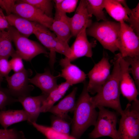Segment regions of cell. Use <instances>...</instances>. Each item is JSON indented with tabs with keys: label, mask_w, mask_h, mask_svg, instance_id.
Wrapping results in <instances>:
<instances>
[{
	"label": "cell",
	"mask_w": 139,
	"mask_h": 139,
	"mask_svg": "<svg viewBox=\"0 0 139 139\" xmlns=\"http://www.w3.org/2000/svg\"><path fill=\"white\" fill-rule=\"evenodd\" d=\"M113 65L111 74L97 94L91 97L93 107H108L114 109L120 115L123 111L120 101V67L117 54L111 60Z\"/></svg>",
	"instance_id": "obj_1"
},
{
	"label": "cell",
	"mask_w": 139,
	"mask_h": 139,
	"mask_svg": "<svg viewBox=\"0 0 139 139\" xmlns=\"http://www.w3.org/2000/svg\"><path fill=\"white\" fill-rule=\"evenodd\" d=\"M83 83V88L76 102L72 120L71 135L77 139H79L90 126L94 125L98 114L91 102V96L87 89L88 82L85 81Z\"/></svg>",
	"instance_id": "obj_2"
},
{
	"label": "cell",
	"mask_w": 139,
	"mask_h": 139,
	"mask_svg": "<svg viewBox=\"0 0 139 139\" xmlns=\"http://www.w3.org/2000/svg\"><path fill=\"white\" fill-rule=\"evenodd\" d=\"M120 22L107 20L92 23L86 28L87 35L97 40L105 49L113 53L119 50Z\"/></svg>",
	"instance_id": "obj_3"
},
{
	"label": "cell",
	"mask_w": 139,
	"mask_h": 139,
	"mask_svg": "<svg viewBox=\"0 0 139 139\" xmlns=\"http://www.w3.org/2000/svg\"><path fill=\"white\" fill-rule=\"evenodd\" d=\"M34 34L45 48L49 51V64L52 68L56 61V53L70 58L72 54L68 43L57 37L55 34L47 28L39 23L34 22Z\"/></svg>",
	"instance_id": "obj_4"
},
{
	"label": "cell",
	"mask_w": 139,
	"mask_h": 139,
	"mask_svg": "<svg viewBox=\"0 0 139 139\" xmlns=\"http://www.w3.org/2000/svg\"><path fill=\"white\" fill-rule=\"evenodd\" d=\"M120 115L117 130L120 139H139V100L128 103Z\"/></svg>",
	"instance_id": "obj_5"
},
{
	"label": "cell",
	"mask_w": 139,
	"mask_h": 139,
	"mask_svg": "<svg viewBox=\"0 0 139 139\" xmlns=\"http://www.w3.org/2000/svg\"><path fill=\"white\" fill-rule=\"evenodd\" d=\"M98 108V117L94 129L89 134V137L95 139L108 136L113 139H120L116 128L119 115L116 112L110 111L104 107Z\"/></svg>",
	"instance_id": "obj_6"
},
{
	"label": "cell",
	"mask_w": 139,
	"mask_h": 139,
	"mask_svg": "<svg viewBox=\"0 0 139 139\" xmlns=\"http://www.w3.org/2000/svg\"><path fill=\"white\" fill-rule=\"evenodd\" d=\"M7 30L16 47V53L23 59L31 62L33 58L40 54H49L42 45L22 35L14 27L11 26Z\"/></svg>",
	"instance_id": "obj_7"
},
{
	"label": "cell",
	"mask_w": 139,
	"mask_h": 139,
	"mask_svg": "<svg viewBox=\"0 0 139 139\" xmlns=\"http://www.w3.org/2000/svg\"><path fill=\"white\" fill-rule=\"evenodd\" d=\"M30 69H25L20 72L15 73L10 76L6 77L8 89L11 94L17 99L30 95L34 87L29 84V77L32 74Z\"/></svg>",
	"instance_id": "obj_8"
},
{
	"label": "cell",
	"mask_w": 139,
	"mask_h": 139,
	"mask_svg": "<svg viewBox=\"0 0 139 139\" xmlns=\"http://www.w3.org/2000/svg\"><path fill=\"white\" fill-rule=\"evenodd\" d=\"M110 68L108 58L105 55L95 64L88 74L89 81L87 89L89 93L94 94L99 91L110 75Z\"/></svg>",
	"instance_id": "obj_9"
},
{
	"label": "cell",
	"mask_w": 139,
	"mask_h": 139,
	"mask_svg": "<svg viewBox=\"0 0 139 139\" xmlns=\"http://www.w3.org/2000/svg\"><path fill=\"white\" fill-rule=\"evenodd\" d=\"M119 50L123 57L139 56V40L133 29L125 22H120Z\"/></svg>",
	"instance_id": "obj_10"
},
{
	"label": "cell",
	"mask_w": 139,
	"mask_h": 139,
	"mask_svg": "<svg viewBox=\"0 0 139 139\" xmlns=\"http://www.w3.org/2000/svg\"><path fill=\"white\" fill-rule=\"evenodd\" d=\"M120 67V92L130 102L137 99L138 90L134 80L130 75L129 64L123 57L120 53L117 54Z\"/></svg>",
	"instance_id": "obj_11"
},
{
	"label": "cell",
	"mask_w": 139,
	"mask_h": 139,
	"mask_svg": "<svg viewBox=\"0 0 139 139\" xmlns=\"http://www.w3.org/2000/svg\"><path fill=\"white\" fill-rule=\"evenodd\" d=\"M12 13L48 29L53 20V18L47 16L41 11L22 0L16 1Z\"/></svg>",
	"instance_id": "obj_12"
},
{
	"label": "cell",
	"mask_w": 139,
	"mask_h": 139,
	"mask_svg": "<svg viewBox=\"0 0 139 139\" xmlns=\"http://www.w3.org/2000/svg\"><path fill=\"white\" fill-rule=\"evenodd\" d=\"M87 28L86 27H84L77 34L70 47L72 54L71 57L68 58L71 62L80 57L83 56L91 57L92 56V48L95 46L97 43L95 41L90 42L88 41L86 32Z\"/></svg>",
	"instance_id": "obj_13"
},
{
	"label": "cell",
	"mask_w": 139,
	"mask_h": 139,
	"mask_svg": "<svg viewBox=\"0 0 139 139\" xmlns=\"http://www.w3.org/2000/svg\"><path fill=\"white\" fill-rule=\"evenodd\" d=\"M49 29L59 38L68 43L72 37L70 17L56 8L53 23Z\"/></svg>",
	"instance_id": "obj_14"
},
{
	"label": "cell",
	"mask_w": 139,
	"mask_h": 139,
	"mask_svg": "<svg viewBox=\"0 0 139 139\" xmlns=\"http://www.w3.org/2000/svg\"><path fill=\"white\" fill-rule=\"evenodd\" d=\"M92 17L87 12L85 0H80L74 14L70 18L72 37H76L84 27L91 25Z\"/></svg>",
	"instance_id": "obj_15"
},
{
	"label": "cell",
	"mask_w": 139,
	"mask_h": 139,
	"mask_svg": "<svg viewBox=\"0 0 139 139\" xmlns=\"http://www.w3.org/2000/svg\"><path fill=\"white\" fill-rule=\"evenodd\" d=\"M47 96L42 94L36 96L30 95L19 98L18 102L22 106L23 110L28 117V122L31 125L36 122L40 112V108L44 101Z\"/></svg>",
	"instance_id": "obj_16"
},
{
	"label": "cell",
	"mask_w": 139,
	"mask_h": 139,
	"mask_svg": "<svg viewBox=\"0 0 139 139\" xmlns=\"http://www.w3.org/2000/svg\"><path fill=\"white\" fill-rule=\"evenodd\" d=\"M59 63L63 68L59 76L64 79L71 86L85 81L86 74L76 66L71 64L68 58L61 59Z\"/></svg>",
	"instance_id": "obj_17"
},
{
	"label": "cell",
	"mask_w": 139,
	"mask_h": 139,
	"mask_svg": "<svg viewBox=\"0 0 139 139\" xmlns=\"http://www.w3.org/2000/svg\"><path fill=\"white\" fill-rule=\"evenodd\" d=\"M77 88L74 87L72 91L55 105L53 106L48 112L53 115L72 121L68 115L69 112L74 111L76 106L75 97Z\"/></svg>",
	"instance_id": "obj_18"
},
{
	"label": "cell",
	"mask_w": 139,
	"mask_h": 139,
	"mask_svg": "<svg viewBox=\"0 0 139 139\" xmlns=\"http://www.w3.org/2000/svg\"><path fill=\"white\" fill-rule=\"evenodd\" d=\"M59 75L55 76L51 73L49 68H46L42 73H36L33 78L29 79V83H32L41 91L42 94L47 96L58 86L57 78Z\"/></svg>",
	"instance_id": "obj_19"
},
{
	"label": "cell",
	"mask_w": 139,
	"mask_h": 139,
	"mask_svg": "<svg viewBox=\"0 0 139 139\" xmlns=\"http://www.w3.org/2000/svg\"><path fill=\"white\" fill-rule=\"evenodd\" d=\"M28 120L23 109L0 110V124L5 129L12 124Z\"/></svg>",
	"instance_id": "obj_20"
},
{
	"label": "cell",
	"mask_w": 139,
	"mask_h": 139,
	"mask_svg": "<svg viewBox=\"0 0 139 139\" xmlns=\"http://www.w3.org/2000/svg\"><path fill=\"white\" fill-rule=\"evenodd\" d=\"M6 17L10 25L14 27L22 35L28 38L33 34L34 22L13 13L6 16Z\"/></svg>",
	"instance_id": "obj_21"
},
{
	"label": "cell",
	"mask_w": 139,
	"mask_h": 139,
	"mask_svg": "<svg viewBox=\"0 0 139 139\" xmlns=\"http://www.w3.org/2000/svg\"><path fill=\"white\" fill-rule=\"evenodd\" d=\"M104 8L112 18L119 22H127L129 8H125L117 0H104Z\"/></svg>",
	"instance_id": "obj_22"
},
{
	"label": "cell",
	"mask_w": 139,
	"mask_h": 139,
	"mask_svg": "<svg viewBox=\"0 0 139 139\" xmlns=\"http://www.w3.org/2000/svg\"><path fill=\"white\" fill-rule=\"evenodd\" d=\"M70 86L66 81L58 85L44 101L40 108L41 113L48 112L54 103L64 95Z\"/></svg>",
	"instance_id": "obj_23"
},
{
	"label": "cell",
	"mask_w": 139,
	"mask_h": 139,
	"mask_svg": "<svg viewBox=\"0 0 139 139\" xmlns=\"http://www.w3.org/2000/svg\"><path fill=\"white\" fill-rule=\"evenodd\" d=\"M12 42L8 30L0 31V57L8 58L15 53Z\"/></svg>",
	"instance_id": "obj_24"
},
{
	"label": "cell",
	"mask_w": 139,
	"mask_h": 139,
	"mask_svg": "<svg viewBox=\"0 0 139 139\" xmlns=\"http://www.w3.org/2000/svg\"><path fill=\"white\" fill-rule=\"evenodd\" d=\"M104 0H85L87 12L91 16L95 17L98 21L107 20L104 12Z\"/></svg>",
	"instance_id": "obj_25"
},
{
	"label": "cell",
	"mask_w": 139,
	"mask_h": 139,
	"mask_svg": "<svg viewBox=\"0 0 139 139\" xmlns=\"http://www.w3.org/2000/svg\"><path fill=\"white\" fill-rule=\"evenodd\" d=\"M31 125L45 137V139H77L71 135L56 131L50 127L39 124L36 122Z\"/></svg>",
	"instance_id": "obj_26"
},
{
	"label": "cell",
	"mask_w": 139,
	"mask_h": 139,
	"mask_svg": "<svg viewBox=\"0 0 139 139\" xmlns=\"http://www.w3.org/2000/svg\"><path fill=\"white\" fill-rule=\"evenodd\" d=\"M41 11L47 16L53 18V1L50 0H22Z\"/></svg>",
	"instance_id": "obj_27"
},
{
	"label": "cell",
	"mask_w": 139,
	"mask_h": 139,
	"mask_svg": "<svg viewBox=\"0 0 139 139\" xmlns=\"http://www.w3.org/2000/svg\"><path fill=\"white\" fill-rule=\"evenodd\" d=\"M72 122L53 115L51 117V126L55 130L70 135V126Z\"/></svg>",
	"instance_id": "obj_28"
},
{
	"label": "cell",
	"mask_w": 139,
	"mask_h": 139,
	"mask_svg": "<svg viewBox=\"0 0 139 139\" xmlns=\"http://www.w3.org/2000/svg\"><path fill=\"white\" fill-rule=\"evenodd\" d=\"M123 58L131 66L129 68V72L132 74L138 90L139 87V56L133 57H126Z\"/></svg>",
	"instance_id": "obj_29"
},
{
	"label": "cell",
	"mask_w": 139,
	"mask_h": 139,
	"mask_svg": "<svg viewBox=\"0 0 139 139\" xmlns=\"http://www.w3.org/2000/svg\"><path fill=\"white\" fill-rule=\"evenodd\" d=\"M128 17L127 22L129 24V26L133 29L136 34L139 35V3L136 7L132 9H130L128 13Z\"/></svg>",
	"instance_id": "obj_30"
},
{
	"label": "cell",
	"mask_w": 139,
	"mask_h": 139,
	"mask_svg": "<svg viewBox=\"0 0 139 139\" xmlns=\"http://www.w3.org/2000/svg\"><path fill=\"white\" fill-rule=\"evenodd\" d=\"M0 83V110H6V106L16 102L18 99L14 97L7 88L2 87Z\"/></svg>",
	"instance_id": "obj_31"
},
{
	"label": "cell",
	"mask_w": 139,
	"mask_h": 139,
	"mask_svg": "<svg viewBox=\"0 0 139 139\" xmlns=\"http://www.w3.org/2000/svg\"><path fill=\"white\" fill-rule=\"evenodd\" d=\"M78 1L77 0H63L61 3L55 5V8L66 13H71L75 10Z\"/></svg>",
	"instance_id": "obj_32"
},
{
	"label": "cell",
	"mask_w": 139,
	"mask_h": 139,
	"mask_svg": "<svg viewBox=\"0 0 139 139\" xmlns=\"http://www.w3.org/2000/svg\"><path fill=\"white\" fill-rule=\"evenodd\" d=\"M9 61L11 68L15 73L20 72L25 68L22 58L15 52Z\"/></svg>",
	"instance_id": "obj_33"
},
{
	"label": "cell",
	"mask_w": 139,
	"mask_h": 139,
	"mask_svg": "<svg viewBox=\"0 0 139 139\" xmlns=\"http://www.w3.org/2000/svg\"><path fill=\"white\" fill-rule=\"evenodd\" d=\"M8 58L0 57V83L3 80V77L8 76L11 70L9 61Z\"/></svg>",
	"instance_id": "obj_34"
},
{
	"label": "cell",
	"mask_w": 139,
	"mask_h": 139,
	"mask_svg": "<svg viewBox=\"0 0 139 139\" xmlns=\"http://www.w3.org/2000/svg\"><path fill=\"white\" fill-rule=\"evenodd\" d=\"M0 139H26L23 132L14 128L6 129Z\"/></svg>",
	"instance_id": "obj_35"
},
{
	"label": "cell",
	"mask_w": 139,
	"mask_h": 139,
	"mask_svg": "<svg viewBox=\"0 0 139 139\" xmlns=\"http://www.w3.org/2000/svg\"><path fill=\"white\" fill-rule=\"evenodd\" d=\"M17 0H0V7L4 10L8 16L12 13Z\"/></svg>",
	"instance_id": "obj_36"
},
{
	"label": "cell",
	"mask_w": 139,
	"mask_h": 139,
	"mask_svg": "<svg viewBox=\"0 0 139 139\" xmlns=\"http://www.w3.org/2000/svg\"><path fill=\"white\" fill-rule=\"evenodd\" d=\"M11 26L4 14L2 10L0 7V31L7 29Z\"/></svg>",
	"instance_id": "obj_37"
},
{
	"label": "cell",
	"mask_w": 139,
	"mask_h": 139,
	"mask_svg": "<svg viewBox=\"0 0 139 139\" xmlns=\"http://www.w3.org/2000/svg\"><path fill=\"white\" fill-rule=\"evenodd\" d=\"M63 0H53V2L55 4V5H57L61 3Z\"/></svg>",
	"instance_id": "obj_38"
},
{
	"label": "cell",
	"mask_w": 139,
	"mask_h": 139,
	"mask_svg": "<svg viewBox=\"0 0 139 139\" xmlns=\"http://www.w3.org/2000/svg\"><path fill=\"white\" fill-rule=\"evenodd\" d=\"M6 129H0V138L4 133Z\"/></svg>",
	"instance_id": "obj_39"
},
{
	"label": "cell",
	"mask_w": 139,
	"mask_h": 139,
	"mask_svg": "<svg viewBox=\"0 0 139 139\" xmlns=\"http://www.w3.org/2000/svg\"><path fill=\"white\" fill-rule=\"evenodd\" d=\"M1 84V83H0Z\"/></svg>",
	"instance_id": "obj_40"
}]
</instances>
